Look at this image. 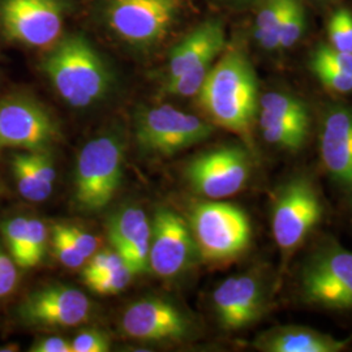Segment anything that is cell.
<instances>
[{
	"mask_svg": "<svg viewBox=\"0 0 352 352\" xmlns=\"http://www.w3.org/2000/svg\"><path fill=\"white\" fill-rule=\"evenodd\" d=\"M196 97L212 124L238 135L251 149L260 96L256 72L243 51H226L213 64Z\"/></svg>",
	"mask_w": 352,
	"mask_h": 352,
	"instance_id": "obj_1",
	"label": "cell"
},
{
	"mask_svg": "<svg viewBox=\"0 0 352 352\" xmlns=\"http://www.w3.org/2000/svg\"><path fill=\"white\" fill-rule=\"evenodd\" d=\"M41 69L58 96L75 109L97 104L113 88L109 65L82 34L59 38L43 55Z\"/></svg>",
	"mask_w": 352,
	"mask_h": 352,
	"instance_id": "obj_2",
	"label": "cell"
},
{
	"mask_svg": "<svg viewBox=\"0 0 352 352\" xmlns=\"http://www.w3.org/2000/svg\"><path fill=\"white\" fill-rule=\"evenodd\" d=\"M183 0H100L98 13L109 33L129 49L151 51L175 28Z\"/></svg>",
	"mask_w": 352,
	"mask_h": 352,
	"instance_id": "obj_3",
	"label": "cell"
},
{
	"mask_svg": "<svg viewBox=\"0 0 352 352\" xmlns=\"http://www.w3.org/2000/svg\"><path fill=\"white\" fill-rule=\"evenodd\" d=\"M126 145L109 132L88 141L80 151L74 175V202L84 213H97L113 201L123 179Z\"/></svg>",
	"mask_w": 352,
	"mask_h": 352,
	"instance_id": "obj_4",
	"label": "cell"
},
{
	"mask_svg": "<svg viewBox=\"0 0 352 352\" xmlns=\"http://www.w3.org/2000/svg\"><path fill=\"white\" fill-rule=\"evenodd\" d=\"M197 253L204 261L222 264L238 258L250 247L251 221L239 206L221 201L197 204L189 218Z\"/></svg>",
	"mask_w": 352,
	"mask_h": 352,
	"instance_id": "obj_5",
	"label": "cell"
},
{
	"mask_svg": "<svg viewBox=\"0 0 352 352\" xmlns=\"http://www.w3.org/2000/svg\"><path fill=\"white\" fill-rule=\"evenodd\" d=\"M226 47V30L219 20L196 26L171 50L161 94L196 97L215 59Z\"/></svg>",
	"mask_w": 352,
	"mask_h": 352,
	"instance_id": "obj_6",
	"label": "cell"
},
{
	"mask_svg": "<svg viewBox=\"0 0 352 352\" xmlns=\"http://www.w3.org/2000/svg\"><path fill=\"white\" fill-rule=\"evenodd\" d=\"M302 300L329 311H352V251L334 240L320 244L299 273Z\"/></svg>",
	"mask_w": 352,
	"mask_h": 352,
	"instance_id": "obj_7",
	"label": "cell"
},
{
	"mask_svg": "<svg viewBox=\"0 0 352 352\" xmlns=\"http://www.w3.org/2000/svg\"><path fill=\"white\" fill-rule=\"evenodd\" d=\"M324 204L315 182L296 175L278 189L272 210V230L285 260L291 258L324 217Z\"/></svg>",
	"mask_w": 352,
	"mask_h": 352,
	"instance_id": "obj_8",
	"label": "cell"
},
{
	"mask_svg": "<svg viewBox=\"0 0 352 352\" xmlns=\"http://www.w3.org/2000/svg\"><path fill=\"white\" fill-rule=\"evenodd\" d=\"M214 124L171 104L142 107L135 115V139L151 157H171L212 136Z\"/></svg>",
	"mask_w": 352,
	"mask_h": 352,
	"instance_id": "obj_9",
	"label": "cell"
},
{
	"mask_svg": "<svg viewBox=\"0 0 352 352\" xmlns=\"http://www.w3.org/2000/svg\"><path fill=\"white\" fill-rule=\"evenodd\" d=\"M72 0H0V34L29 49H49L63 36Z\"/></svg>",
	"mask_w": 352,
	"mask_h": 352,
	"instance_id": "obj_10",
	"label": "cell"
},
{
	"mask_svg": "<svg viewBox=\"0 0 352 352\" xmlns=\"http://www.w3.org/2000/svg\"><path fill=\"white\" fill-rule=\"evenodd\" d=\"M252 157L247 146L225 145L206 151L189 162L186 179L208 200H223L239 193L251 179Z\"/></svg>",
	"mask_w": 352,
	"mask_h": 352,
	"instance_id": "obj_11",
	"label": "cell"
},
{
	"mask_svg": "<svg viewBox=\"0 0 352 352\" xmlns=\"http://www.w3.org/2000/svg\"><path fill=\"white\" fill-rule=\"evenodd\" d=\"M59 139V126L41 102L16 93L0 101V153L49 149Z\"/></svg>",
	"mask_w": 352,
	"mask_h": 352,
	"instance_id": "obj_12",
	"label": "cell"
},
{
	"mask_svg": "<svg viewBox=\"0 0 352 352\" xmlns=\"http://www.w3.org/2000/svg\"><path fill=\"white\" fill-rule=\"evenodd\" d=\"M199 256L188 222L179 214L160 208L151 223L149 269L161 278H175L187 272Z\"/></svg>",
	"mask_w": 352,
	"mask_h": 352,
	"instance_id": "obj_13",
	"label": "cell"
},
{
	"mask_svg": "<svg viewBox=\"0 0 352 352\" xmlns=\"http://www.w3.org/2000/svg\"><path fill=\"white\" fill-rule=\"evenodd\" d=\"M91 302L80 289L52 285L30 292L19 307V316L29 327L67 329L84 324Z\"/></svg>",
	"mask_w": 352,
	"mask_h": 352,
	"instance_id": "obj_14",
	"label": "cell"
},
{
	"mask_svg": "<svg viewBox=\"0 0 352 352\" xmlns=\"http://www.w3.org/2000/svg\"><path fill=\"white\" fill-rule=\"evenodd\" d=\"M126 337L142 342H182L192 324L176 305L161 298H144L126 307L122 317Z\"/></svg>",
	"mask_w": 352,
	"mask_h": 352,
	"instance_id": "obj_15",
	"label": "cell"
},
{
	"mask_svg": "<svg viewBox=\"0 0 352 352\" xmlns=\"http://www.w3.org/2000/svg\"><path fill=\"white\" fill-rule=\"evenodd\" d=\"M318 149L329 179L352 202V106L327 109L320 126Z\"/></svg>",
	"mask_w": 352,
	"mask_h": 352,
	"instance_id": "obj_16",
	"label": "cell"
},
{
	"mask_svg": "<svg viewBox=\"0 0 352 352\" xmlns=\"http://www.w3.org/2000/svg\"><path fill=\"white\" fill-rule=\"evenodd\" d=\"M266 305V286L256 274L227 278L214 289L215 315L221 327L228 331L251 327L264 315Z\"/></svg>",
	"mask_w": 352,
	"mask_h": 352,
	"instance_id": "obj_17",
	"label": "cell"
},
{
	"mask_svg": "<svg viewBox=\"0 0 352 352\" xmlns=\"http://www.w3.org/2000/svg\"><path fill=\"white\" fill-rule=\"evenodd\" d=\"M109 240L133 276L149 269L151 223L139 206H126L109 221Z\"/></svg>",
	"mask_w": 352,
	"mask_h": 352,
	"instance_id": "obj_18",
	"label": "cell"
},
{
	"mask_svg": "<svg viewBox=\"0 0 352 352\" xmlns=\"http://www.w3.org/2000/svg\"><path fill=\"white\" fill-rule=\"evenodd\" d=\"M346 347L340 340L314 329L295 325L278 327L264 333L257 349L267 352H338Z\"/></svg>",
	"mask_w": 352,
	"mask_h": 352,
	"instance_id": "obj_19",
	"label": "cell"
},
{
	"mask_svg": "<svg viewBox=\"0 0 352 352\" xmlns=\"http://www.w3.org/2000/svg\"><path fill=\"white\" fill-rule=\"evenodd\" d=\"M258 113H266L308 132L311 129V113L308 106L300 98L289 93H265L258 101Z\"/></svg>",
	"mask_w": 352,
	"mask_h": 352,
	"instance_id": "obj_20",
	"label": "cell"
},
{
	"mask_svg": "<svg viewBox=\"0 0 352 352\" xmlns=\"http://www.w3.org/2000/svg\"><path fill=\"white\" fill-rule=\"evenodd\" d=\"M261 136L269 145L279 151L298 153L302 151L309 136L308 131L285 123L263 113H257Z\"/></svg>",
	"mask_w": 352,
	"mask_h": 352,
	"instance_id": "obj_21",
	"label": "cell"
},
{
	"mask_svg": "<svg viewBox=\"0 0 352 352\" xmlns=\"http://www.w3.org/2000/svg\"><path fill=\"white\" fill-rule=\"evenodd\" d=\"M289 0H265L254 20L253 37L265 51H278V39L282 20Z\"/></svg>",
	"mask_w": 352,
	"mask_h": 352,
	"instance_id": "obj_22",
	"label": "cell"
},
{
	"mask_svg": "<svg viewBox=\"0 0 352 352\" xmlns=\"http://www.w3.org/2000/svg\"><path fill=\"white\" fill-rule=\"evenodd\" d=\"M13 176L19 193L29 202H43L50 196L43 190L38 182L34 168L30 164L28 151L16 153L11 161Z\"/></svg>",
	"mask_w": 352,
	"mask_h": 352,
	"instance_id": "obj_23",
	"label": "cell"
},
{
	"mask_svg": "<svg viewBox=\"0 0 352 352\" xmlns=\"http://www.w3.org/2000/svg\"><path fill=\"white\" fill-rule=\"evenodd\" d=\"M0 232L14 263L20 269H24L29 239V218L20 215L7 218L0 222Z\"/></svg>",
	"mask_w": 352,
	"mask_h": 352,
	"instance_id": "obj_24",
	"label": "cell"
},
{
	"mask_svg": "<svg viewBox=\"0 0 352 352\" xmlns=\"http://www.w3.org/2000/svg\"><path fill=\"white\" fill-rule=\"evenodd\" d=\"M305 11L299 0H289L279 30L278 51L294 47L305 32Z\"/></svg>",
	"mask_w": 352,
	"mask_h": 352,
	"instance_id": "obj_25",
	"label": "cell"
},
{
	"mask_svg": "<svg viewBox=\"0 0 352 352\" xmlns=\"http://www.w3.org/2000/svg\"><path fill=\"white\" fill-rule=\"evenodd\" d=\"M51 245L54 254L62 264L68 269H80L87 264V258L75 243L69 234L65 231L64 225H54L51 230Z\"/></svg>",
	"mask_w": 352,
	"mask_h": 352,
	"instance_id": "obj_26",
	"label": "cell"
},
{
	"mask_svg": "<svg viewBox=\"0 0 352 352\" xmlns=\"http://www.w3.org/2000/svg\"><path fill=\"white\" fill-rule=\"evenodd\" d=\"M329 46L336 50L352 54V12L347 8H338L331 14L327 24Z\"/></svg>",
	"mask_w": 352,
	"mask_h": 352,
	"instance_id": "obj_27",
	"label": "cell"
},
{
	"mask_svg": "<svg viewBox=\"0 0 352 352\" xmlns=\"http://www.w3.org/2000/svg\"><path fill=\"white\" fill-rule=\"evenodd\" d=\"M309 68L314 72V75L318 78V81L329 89L330 91L338 93V94H350L352 93V76L344 74L340 69L322 63L317 59L311 58Z\"/></svg>",
	"mask_w": 352,
	"mask_h": 352,
	"instance_id": "obj_28",
	"label": "cell"
},
{
	"mask_svg": "<svg viewBox=\"0 0 352 352\" xmlns=\"http://www.w3.org/2000/svg\"><path fill=\"white\" fill-rule=\"evenodd\" d=\"M49 232L46 225L38 218H29V239L24 269H32L41 264L47 248Z\"/></svg>",
	"mask_w": 352,
	"mask_h": 352,
	"instance_id": "obj_29",
	"label": "cell"
},
{
	"mask_svg": "<svg viewBox=\"0 0 352 352\" xmlns=\"http://www.w3.org/2000/svg\"><path fill=\"white\" fill-rule=\"evenodd\" d=\"M124 261L122 260L120 254L115 250L109 251L96 252L88 260V264L84 265L82 270V279L85 285L109 274L115 269L123 266Z\"/></svg>",
	"mask_w": 352,
	"mask_h": 352,
	"instance_id": "obj_30",
	"label": "cell"
},
{
	"mask_svg": "<svg viewBox=\"0 0 352 352\" xmlns=\"http://www.w3.org/2000/svg\"><path fill=\"white\" fill-rule=\"evenodd\" d=\"M133 274L126 265L115 269L103 277L87 283L89 289L98 295H115L122 292L129 285Z\"/></svg>",
	"mask_w": 352,
	"mask_h": 352,
	"instance_id": "obj_31",
	"label": "cell"
},
{
	"mask_svg": "<svg viewBox=\"0 0 352 352\" xmlns=\"http://www.w3.org/2000/svg\"><path fill=\"white\" fill-rule=\"evenodd\" d=\"M30 164L34 168V173L37 175L38 182L42 186L43 190L51 196L52 189H54V183L56 180V171L54 161L51 157L50 153L47 149H41V151H28Z\"/></svg>",
	"mask_w": 352,
	"mask_h": 352,
	"instance_id": "obj_32",
	"label": "cell"
},
{
	"mask_svg": "<svg viewBox=\"0 0 352 352\" xmlns=\"http://www.w3.org/2000/svg\"><path fill=\"white\" fill-rule=\"evenodd\" d=\"M72 343V352L110 351V340L98 330H84L76 336Z\"/></svg>",
	"mask_w": 352,
	"mask_h": 352,
	"instance_id": "obj_33",
	"label": "cell"
},
{
	"mask_svg": "<svg viewBox=\"0 0 352 352\" xmlns=\"http://www.w3.org/2000/svg\"><path fill=\"white\" fill-rule=\"evenodd\" d=\"M19 283V266L12 256L0 247V299L11 295Z\"/></svg>",
	"mask_w": 352,
	"mask_h": 352,
	"instance_id": "obj_34",
	"label": "cell"
},
{
	"mask_svg": "<svg viewBox=\"0 0 352 352\" xmlns=\"http://www.w3.org/2000/svg\"><path fill=\"white\" fill-rule=\"evenodd\" d=\"M314 59L329 64L344 74L352 76V54L336 50L329 45H320L312 54Z\"/></svg>",
	"mask_w": 352,
	"mask_h": 352,
	"instance_id": "obj_35",
	"label": "cell"
},
{
	"mask_svg": "<svg viewBox=\"0 0 352 352\" xmlns=\"http://www.w3.org/2000/svg\"><path fill=\"white\" fill-rule=\"evenodd\" d=\"M64 228L74 240L76 247L84 254L87 260L97 252L98 239L93 234H90L81 227L74 226V225H64Z\"/></svg>",
	"mask_w": 352,
	"mask_h": 352,
	"instance_id": "obj_36",
	"label": "cell"
},
{
	"mask_svg": "<svg viewBox=\"0 0 352 352\" xmlns=\"http://www.w3.org/2000/svg\"><path fill=\"white\" fill-rule=\"evenodd\" d=\"M32 352H72V343L58 336L43 337L36 340L32 347Z\"/></svg>",
	"mask_w": 352,
	"mask_h": 352,
	"instance_id": "obj_37",
	"label": "cell"
}]
</instances>
